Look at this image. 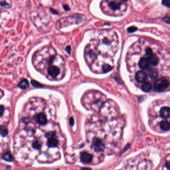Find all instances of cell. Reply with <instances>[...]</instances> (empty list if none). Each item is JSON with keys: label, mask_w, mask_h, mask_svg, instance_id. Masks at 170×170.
Listing matches in <instances>:
<instances>
[{"label": "cell", "mask_w": 170, "mask_h": 170, "mask_svg": "<svg viewBox=\"0 0 170 170\" xmlns=\"http://www.w3.org/2000/svg\"><path fill=\"white\" fill-rule=\"evenodd\" d=\"M55 137L56 136H53V137H50L49 138H48L47 145H48V146L50 148L56 147L58 145L59 141Z\"/></svg>", "instance_id": "cell-7"}, {"label": "cell", "mask_w": 170, "mask_h": 170, "mask_svg": "<svg viewBox=\"0 0 170 170\" xmlns=\"http://www.w3.org/2000/svg\"><path fill=\"white\" fill-rule=\"evenodd\" d=\"M169 83L166 79H161L156 81L154 86V89L156 92H162L168 87Z\"/></svg>", "instance_id": "cell-1"}, {"label": "cell", "mask_w": 170, "mask_h": 170, "mask_svg": "<svg viewBox=\"0 0 170 170\" xmlns=\"http://www.w3.org/2000/svg\"><path fill=\"white\" fill-rule=\"evenodd\" d=\"M160 127L162 130L167 131L170 129V124L167 121H163L160 123Z\"/></svg>", "instance_id": "cell-15"}, {"label": "cell", "mask_w": 170, "mask_h": 170, "mask_svg": "<svg viewBox=\"0 0 170 170\" xmlns=\"http://www.w3.org/2000/svg\"><path fill=\"white\" fill-rule=\"evenodd\" d=\"M164 20L165 22H166L168 24H170V18L169 16H166L164 18Z\"/></svg>", "instance_id": "cell-25"}, {"label": "cell", "mask_w": 170, "mask_h": 170, "mask_svg": "<svg viewBox=\"0 0 170 170\" xmlns=\"http://www.w3.org/2000/svg\"><path fill=\"white\" fill-rule=\"evenodd\" d=\"M63 8H64V9L66 11H68V10H70V8L68 7V5H63Z\"/></svg>", "instance_id": "cell-29"}, {"label": "cell", "mask_w": 170, "mask_h": 170, "mask_svg": "<svg viewBox=\"0 0 170 170\" xmlns=\"http://www.w3.org/2000/svg\"><path fill=\"white\" fill-rule=\"evenodd\" d=\"M103 70H104V72H107L110 71L112 69L111 67L110 66H109V65H107V64L104 65L103 67Z\"/></svg>", "instance_id": "cell-20"}, {"label": "cell", "mask_w": 170, "mask_h": 170, "mask_svg": "<svg viewBox=\"0 0 170 170\" xmlns=\"http://www.w3.org/2000/svg\"><path fill=\"white\" fill-rule=\"evenodd\" d=\"M4 112V107L3 105H0V117L2 116Z\"/></svg>", "instance_id": "cell-24"}, {"label": "cell", "mask_w": 170, "mask_h": 170, "mask_svg": "<svg viewBox=\"0 0 170 170\" xmlns=\"http://www.w3.org/2000/svg\"><path fill=\"white\" fill-rule=\"evenodd\" d=\"M50 10L51 11V13H53V14H58V13L57 12V11H55V10L51 8V9H50Z\"/></svg>", "instance_id": "cell-27"}, {"label": "cell", "mask_w": 170, "mask_h": 170, "mask_svg": "<svg viewBox=\"0 0 170 170\" xmlns=\"http://www.w3.org/2000/svg\"><path fill=\"white\" fill-rule=\"evenodd\" d=\"M93 148L97 152H102L104 150V145L100 140L98 138H94L92 142Z\"/></svg>", "instance_id": "cell-2"}, {"label": "cell", "mask_w": 170, "mask_h": 170, "mask_svg": "<svg viewBox=\"0 0 170 170\" xmlns=\"http://www.w3.org/2000/svg\"><path fill=\"white\" fill-rule=\"evenodd\" d=\"M149 75L151 79H155L157 77L158 75V72L156 70L152 69L149 72Z\"/></svg>", "instance_id": "cell-16"}, {"label": "cell", "mask_w": 170, "mask_h": 170, "mask_svg": "<svg viewBox=\"0 0 170 170\" xmlns=\"http://www.w3.org/2000/svg\"><path fill=\"white\" fill-rule=\"evenodd\" d=\"M137 30V27L132 26V27H131L128 28V29H127V31H128V33H134V32L136 31Z\"/></svg>", "instance_id": "cell-22"}, {"label": "cell", "mask_w": 170, "mask_h": 170, "mask_svg": "<svg viewBox=\"0 0 170 170\" xmlns=\"http://www.w3.org/2000/svg\"><path fill=\"white\" fill-rule=\"evenodd\" d=\"M66 51H67L68 53L70 54V46H68L66 48Z\"/></svg>", "instance_id": "cell-26"}, {"label": "cell", "mask_w": 170, "mask_h": 170, "mask_svg": "<svg viewBox=\"0 0 170 170\" xmlns=\"http://www.w3.org/2000/svg\"><path fill=\"white\" fill-rule=\"evenodd\" d=\"M123 1H125V2H126L127 0H123Z\"/></svg>", "instance_id": "cell-30"}, {"label": "cell", "mask_w": 170, "mask_h": 170, "mask_svg": "<svg viewBox=\"0 0 170 170\" xmlns=\"http://www.w3.org/2000/svg\"><path fill=\"white\" fill-rule=\"evenodd\" d=\"M81 161L83 163H88L92 160V156L87 152H83L81 156Z\"/></svg>", "instance_id": "cell-6"}, {"label": "cell", "mask_w": 170, "mask_h": 170, "mask_svg": "<svg viewBox=\"0 0 170 170\" xmlns=\"http://www.w3.org/2000/svg\"><path fill=\"white\" fill-rule=\"evenodd\" d=\"M170 0H163L162 4L163 5L169 8L170 7Z\"/></svg>", "instance_id": "cell-23"}, {"label": "cell", "mask_w": 170, "mask_h": 170, "mask_svg": "<svg viewBox=\"0 0 170 170\" xmlns=\"http://www.w3.org/2000/svg\"><path fill=\"white\" fill-rule=\"evenodd\" d=\"M8 134L7 129L4 126H0V134L3 137H5Z\"/></svg>", "instance_id": "cell-17"}, {"label": "cell", "mask_w": 170, "mask_h": 170, "mask_svg": "<svg viewBox=\"0 0 170 170\" xmlns=\"http://www.w3.org/2000/svg\"><path fill=\"white\" fill-rule=\"evenodd\" d=\"M149 63L148 62V59H147V58L143 57L139 61V67L142 69H143V70L147 69L148 67H149Z\"/></svg>", "instance_id": "cell-9"}, {"label": "cell", "mask_w": 170, "mask_h": 170, "mask_svg": "<svg viewBox=\"0 0 170 170\" xmlns=\"http://www.w3.org/2000/svg\"><path fill=\"white\" fill-rule=\"evenodd\" d=\"M42 146V144L40 142L38 141V140L34 141L33 142V145H32L33 148L36 150H40Z\"/></svg>", "instance_id": "cell-18"}, {"label": "cell", "mask_w": 170, "mask_h": 170, "mask_svg": "<svg viewBox=\"0 0 170 170\" xmlns=\"http://www.w3.org/2000/svg\"><path fill=\"white\" fill-rule=\"evenodd\" d=\"M70 124L71 125H73V123H74V120H73L72 118H70Z\"/></svg>", "instance_id": "cell-28"}, {"label": "cell", "mask_w": 170, "mask_h": 170, "mask_svg": "<svg viewBox=\"0 0 170 170\" xmlns=\"http://www.w3.org/2000/svg\"><path fill=\"white\" fill-rule=\"evenodd\" d=\"M18 85L19 87L20 88L22 89H26L29 87V82L27 79H24V80L21 81L18 83Z\"/></svg>", "instance_id": "cell-13"}, {"label": "cell", "mask_w": 170, "mask_h": 170, "mask_svg": "<svg viewBox=\"0 0 170 170\" xmlns=\"http://www.w3.org/2000/svg\"><path fill=\"white\" fill-rule=\"evenodd\" d=\"M147 76L144 71H139L136 74L135 79L137 82L142 83L146 81Z\"/></svg>", "instance_id": "cell-4"}, {"label": "cell", "mask_w": 170, "mask_h": 170, "mask_svg": "<svg viewBox=\"0 0 170 170\" xmlns=\"http://www.w3.org/2000/svg\"><path fill=\"white\" fill-rule=\"evenodd\" d=\"M2 158L5 161L8 162H12L14 160V157L10 152H8L4 154L2 156Z\"/></svg>", "instance_id": "cell-11"}, {"label": "cell", "mask_w": 170, "mask_h": 170, "mask_svg": "<svg viewBox=\"0 0 170 170\" xmlns=\"http://www.w3.org/2000/svg\"><path fill=\"white\" fill-rule=\"evenodd\" d=\"M33 119L41 125H46L48 121L46 115L44 113H40L37 114L33 117Z\"/></svg>", "instance_id": "cell-3"}, {"label": "cell", "mask_w": 170, "mask_h": 170, "mask_svg": "<svg viewBox=\"0 0 170 170\" xmlns=\"http://www.w3.org/2000/svg\"><path fill=\"white\" fill-rule=\"evenodd\" d=\"M151 88H152L151 84L150 82H145L142 86V89L143 91L146 92L150 91L151 89Z\"/></svg>", "instance_id": "cell-14"}, {"label": "cell", "mask_w": 170, "mask_h": 170, "mask_svg": "<svg viewBox=\"0 0 170 170\" xmlns=\"http://www.w3.org/2000/svg\"><path fill=\"white\" fill-rule=\"evenodd\" d=\"M59 72L60 70L56 66H50L48 70V73L53 78H55L59 74Z\"/></svg>", "instance_id": "cell-5"}, {"label": "cell", "mask_w": 170, "mask_h": 170, "mask_svg": "<svg viewBox=\"0 0 170 170\" xmlns=\"http://www.w3.org/2000/svg\"><path fill=\"white\" fill-rule=\"evenodd\" d=\"M160 115L161 117L164 118H168L170 117V108L167 107H164L160 110Z\"/></svg>", "instance_id": "cell-10"}, {"label": "cell", "mask_w": 170, "mask_h": 170, "mask_svg": "<svg viewBox=\"0 0 170 170\" xmlns=\"http://www.w3.org/2000/svg\"><path fill=\"white\" fill-rule=\"evenodd\" d=\"M152 55H153V52H152V49L150 48H148L146 49V53L147 58L151 57Z\"/></svg>", "instance_id": "cell-21"}, {"label": "cell", "mask_w": 170, "mask_h": 170, "mask_svg": "<svg viewBox=\"0 0 170 170\" xmlns=\"http://www.w3.org/2000/svg\"><path fill=\"white\" fill-rule=\"evenodd\" d=\"M109 5L113 11H116L120 8L121 4L118 2H112L110 3Z\"/></svg>", "instance_id": "cell-12"}, {"label": "cell", "mask_w": 170, "mask_h": 170, "mask_svg": "<svg viewBox=\"0 0 170 170\" xmlns=\"http://www.w3.org/2000/svg\"><path fill=\"white\" fill-rule=\"evenodd\" d=\"M31 83L33 86L36 87H43V86H44L42 84H40V83L35 81H31Z\"/></svg>", "instance_id": "cell-19"}, {"label": "cell", "mask_w": 170, "mask_h": 170, "mask_svg": "<svg viewBox=\"0 0 170 170\" xmlns=\"http://www.w3.org/2000/svg\"><path fill=\"white\" fill-rule=\"evenodd\" d=\"M147 59H148L149 64L153 66H157L159 62V59L155 55H152L151 57H149Z\"/></svg>", "instance_id": "cell-8"}]
</instances>
